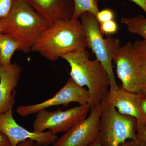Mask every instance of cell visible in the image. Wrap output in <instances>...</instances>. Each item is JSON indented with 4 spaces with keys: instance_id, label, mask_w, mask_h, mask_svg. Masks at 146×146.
Instances as JSON below:
<instances>
[{
    "instance_id": "d4e9b609",
    "label": "cell",
    "mask_w": 146,
    "mask_h": 146,
    "mask_svg": "<svg viewBox=\"0 0 146 146\" xmlns=\"http://www.w3.org/2000/svg\"><path fill=\"white\" fill-rule=\"evenodd\" d=\"M119 146H140L138 141L133 140H129L126 141L123 143L121 144Z\"/></svg>"
},
{
    "instance_id": "8992f818",
    "label": "cell",
    "mask_w": 146,
    "mask_h": 146,
    "mask_svg": "<svg viewBox=\"0 0 146 146\" xmlns=\"http://www.w3.org/2000/svg\"><path fill=\"white\" fill-rule=\"evenodd\" d=\"M116 72L123 89L138 94H146V70L145 65L133 49L132 44L120 46L113 58Z\"/></svg>"
},
{
    "instance_id": "6da1fadb",
    "label": "cell",
    "mask_w": 146,
    "mask_h": 146,
    "mask_svg": "<svg viewBox=\"0 0 146 146\" xmlns=\"http://www.w3.org/2000/svg\"><path fill=\"white\" fill-rule=\"evenodd\" d=\"M88 47L80 21L72 19L59 21L49 26L38 37L31 51L51 61Z\"/></svg>"
},
{
    "instance_id": "ba28073f",
    "label": "cell",
    "mask_w": 146,
    "mask_h": 146,
    "mask_svg": "<svg viewBox=\"0 0 146 146\" xmlns=\"http://www.w3.org/2000/svg\"><path fill=\"white\" fill-rule=\"evenodd\" d=\"M88 117L58 138L52 146H89L99 136L101 103L91 108Z\"/></svg>"
},
{
    "instance_id": "4fadbf2b",
    "label": "cell",
    "mask_w": 146,
    "mask_h": 146,
    "mask_svg": "<svg viewBox=\"0 0 146 146\" xmlns=\"http://www.w3.org/2000/svg\"><path fill=\"white\" fill-rule=\"evenodd\" d=\"M23 69L16 62L8 67L0 65V115L13 108L15 88L18 86Z\"/></svg>"
},
{
    "instance_id": "484cf974",
    "label": "cell",
    "mask_w": 146,
    "mask_h": 146,
    "mask_svg": "<svg viewBox=\"0 0 146 146\" xmlns=\"http://www.w3.org/2000/svg\"><path fill=\"white\" fill-rule=\"evenodd\" d=\"M17 146H37L33 140H27L21 142Z\"/></svg>"
},
{
    "instance_id": "cb8c5ba5",
    "label": "cell",
    "mask_w": 146,
    "mask_h": 146,
    "mask_svg": "<svg viewBox=\"0 0 146 146\" xmlns=\"http://www.w3.org/2000/svg\"><path fill=\"white\" fill-rule=\"evenodd\" d=\"M140 105L141 110L146 118V96L141 99L140 102Z\"/></svg>"
},
{
    "instance_id": "5bb4252c",
    "label": "cell",
    "mask_w": 146,
    "mask_h": 146,
    "mask_svg": "<svg viewBox=\"0 0 146 146\" xmlns=\"http://www.w3.org/2000/svg\"><path fill=\"white\" fill-rule=\"evenodd\" d=\"M21 44L9 35L1 33L0 37V65L8 67L16 51H20Z\"/></svg>"
},
{
    "instance_id": "83f0119b",
    "label": "cell",
    "mask_w": 146,
    "mask_h": 146,
    "mask_svg": "<svg viewBox=\"0 0 146 146\" xmlns=\"http://www.w3.org/2000/svg\"><path fill=\"white\" fill-rule=\"evenodd\" d=\"M138 143H139V146H146V145H145V144L140 143V142H138Z\"/></svg>"
},
{
    "instance_id": "f1b7e54d",
    "label": "cell",
    "mask_w": 146,
    "mask_h": 146,
    "mask_svg": "<svg viewBox=\"0 0 146 146\" xmlns=\"http://www.w3.org/2000/svg\"><path fill=\"white\" fill-rule=\"evenodd\" d=\"M1 25H0V37H1Z\"/></svg>"
},
{
    "instance_id": "4dcf8cb0",
    "label": "cell",
    "mask_w": 146,
    "mask_h": 146,
    "mask_svg": "<svg viewBox=\"0 0 146 146\" xmlns=\"http://www.w3.org/2000/svg\"><path fill=\"white\" fill-rule=\"evenodd\" d=\"M145 125H146V123L145 124Z\"/></svg>"
},
{
    "instance_id": "5b68a950",
    "label": "cell",
    "mask_w": 146,
    "mask_h": 146,
    "mask_svg": "<svg viewBox=\"0 0 146 146\" xmlns=\"http://www.w3.org/2000/svg\"><path fill=\"white\" fill-rule=\"evenodd\" d=\"M102 105L99 138L106 146H119L129 140L137 141L135 118L123 115L115 108Z\"/></svg>"
},
{
    "instance_id": "f546056e",
    "label": "cell",
    "mask_w": 146,
    "mask_h": 146,
    "mask_svg": "<svg viewBox=\"0 0 146 146\" xmlns=\"http://www.w3.org/2000/svg\"><path fill=\"white\" fill-rule=\"evenodd\" d=\"M144 91H145V93L146 94V86L145 87V89H144Z\"/></svg>"
},
{
    "instance_id": "ac0fdd59",
    "label": "cell",
    "mask_w": 146,
    "mask_h": 146,
    "mask_svg": "<svg viewBox=\"0 0 146 146\" xmlns=\"http://www.w3.org/2000/svg\"><path fill=\"white\" fill-rule=\"evenodd\" d=\"M100 31L103 36L104 35H111L116 33L118 26L114 20H112L100 24Z\"/></svg>"
},
{
    "instance_id": "3957f363",
    "label": "cell",
    "mask_w": 146,
    "mask_h": 146,
    "mask_svg": "<svg viewBox=\"0 0 146 146\" xmlns=\"http://www.w3.org/2000/svg\"><path fill=\"white\" fill-rule=\"evenodd\" d=\"M61 58L70 66L73 80L81 87H88L90 109L100 103L110 85L109 76L102 63L97 59L90 60L86 50L68 54Z\"/></svg>"
},
{
    "instance_id": "7a4b0ae2",
    "label": "cell",
    "mask_w": 146,
    "mask_h": 146,
    "mask_svg": "<svg viewBox=\"0 0 146 146\" xmlns=\"http://www.w3.org/2000/svg\"><path fill=\"white\" fill-rule=\"evenodd\" d=\"M1 33L7 35L21 44L20 51H31L39 35L49 26L25 0H14L11 10L0 19Z\"/></svg>"
},
{
    "instance_id": "52a82bcc",
    "label": "cell",
    "mask_w": 146,
    "mask_h": 146,
    "mask_svg": "<svg viewBox=\"0 0 146 146\" xmlns=\"http://www.w3.org/2000/svg\"><path fill=\"white\" fill-rule=\"evenodd\" d=\"M89 105H79L62 111L44 110L36 113L33 124V131L43 132L48 130L53 134L65 132L87 117Z\"/></svg>"
},
{
    "instance_id": "ffe728a7",
    "label": "cell",
    "mask_w": 146,
    "mask_h": 146,
    "mask_svg": "<svg viewBox=\"0 0 146 146\" xmlns=\"http://www.w3.org/2000/svg\"><path fill=\"white\" fill-rule=\"evenodd\" d=\"M14 0H0V19L5 18L11 10Z\"/></svg>"
},
{
    "instance_id": "603a6c76",
    "label": "cell",
    "mask_w": 146,
    "mask_h": 146,
    "mask_svg": "<svg viewBox=\"0 0 146 146\" xmlns=\"http://www.w3.org/2000/svg\"><path fill=\"white\" fill-rule=\"evenodd\" d=\"M136 4L145 12L146 15V0H130Z\"/></svg>"
},
{
    "instance_id": "7402d4cb",
    "label": "cell",
    "mask_w": 146,
    "mask_h": 146,
    "mask_svg": "<svg viewBox=\"0 0 146 146\" xmlns=\"http://www.w3.org/2000/svg\"><path fill=\"white\" fill-rule=\"evenodd\" d=\"M0 146H11L10 141L3 133L0 132Z\"/></svg>"
},
{
    "instance_id": "44dd1931",
    "label": "cell",
    "mask_w": 146,
    "mask_h": 146,
    "mask_svg": "<svg viewBox=\"0 0 146 146\" xmlns=\"http://www.w3.org/2000/svg\"><path fill=\"white\" fill-rule=\"evenodd\" d=\"M114 18V13L109 9H103L99 11L96 17L97 21L100 24L113 20Z\"/></svg>"
},
{
    "instance_id": "9a60e30c",
    "label": "cell",
    "mask_w": 146,
    "mask_h": 146,
    "mask_svg": "<svg viewBox=\"0 0 146 146\" xmlns=\"http://www.w3.org/2000/svg\"><path fill=\"white\" fill-rule=\"evenodd\" d=\"M121 22L129 32L142 36L146 42V17L140 15L131 18H123Z\"/></svg>"
},
{
    "instance_id": "2e32d148",
    "label": "cell",
    "mask_w": 146,
    "mask_h": 146,
    "mask_svg": "<svg viewBox=\"0 0 146 146\" xmlns=\"http://www.w3.org/2000/svg\"><path fill=\"white\" fill-rule=\"evenodd\" d=\"M74 9L72 19L78 20L82 13L89 12L94 14L96 18L99 12L98 3V0H74Z\"/></svg>"
},
{
    "instance_id": "4316f807",
    "label": "cell",
    "mask_w": 146,
    "mask_h": 146,
    "mask_svg": "<svg viewBox=\"0 0 146 146\" xmlns=\"http://www.w3.org/2000/svg\"><path fill=\"white\" fill-rule=\"evenodd\" d=\"M89 146H106L100 140L99 137L96 140H95L94 142L90 144Z\"/></svg>"
},
{
    "instance_id": "9c48e42d",
    "label": "cell",
    "mask_w": 146,
    "mask_h": 146,
    "mask_svg": "<svg viewBox=\"0 0 146 146\" xmlns=\"http://www.w3.org/2000/svg\"><path fill=\"white\" fill-rule=\"evenodd\" d=\"M89 98V91L80 86L70 78L52 98L40 103L20 106L16 110V112L21 117H27L52 106H68L72 102L77 103L79 105L88 104Z\"/></svg>"
},
{
    "instance_id": "8fae6325",
    "label": "cell",
    "mask_w": 146,
    "mask_h": 146,
    "mask_svg": "<svg viewBox=\"0 0 146 146\" xmlns=\"http://www.w3.org/2000/svg\"><path fill=\"white\" fill-rule=\"evenodd\" d=\"M146 96L145 94L127 91L121 86L117 90L108 91L101 103L106 106L117 108L118 112L122 115L133 117L145 124L146 118L141 110L140 102Z\"/></svg>"
},
{
    "instance_id": "e0dca14e",
    "label": "cell",
    "mask_w": 146,
    "mask_h": 146,
    "mask_svg": "<svg viewBox=\"0 0 146 146\" xmlns=\"http://www.w3.org/2000/svg\"><path fill=\"white\" fill-rule=\"evenodd\" d=\"M133 49L142 60L146 70V42L145 41H136L132 44Z\"/></svg>"
},
{
    "instance_id": "d6986e66",
    "label": "cell",
    "mask_w": 146,
    "mask_h": 146,
    "mask_svg": "<svg viewBox=\"0 0 146 146\" xmlns=\"http://www.w3.org/2000/svg\"><path fill=\"white\" fill-rule=\"evenodd\" d=\"M136 136L138 142L146 145V125L140 121H136Z\"/></svg>"
},
{
    "instance_id": "7c38bea8",
    "label": "cell",
    "mask_w": 146,
    "mask_h": 146,
    "mask_svg": "<svg viewBox=\"0 0 146 146\" xmlns=\"http://www.w3.org/2000/svg\"><path fill=\"white\" fill-rule=\"evenodd\" d=\"M49 26L70 20L74 9V0H25Z\"/></svg>"
},
{
    "instance_id": "30bf717a",
    "label": "cell",
    "mask_w": 146,
    "mask_h": 146,
    "mask_svg": "<svg viewBox=\"0 0 146 146\" xmlns=\"http://www.w3.org/2000/svg\"><path fill=\"white\" fill-rule=\"evenodd\" d=\"M13 108L0 115V132L7 136L11 146H17L27 140H33L37 146L52 145L58 138L49 131H30L19 125L13 118Z\"/></svg>"
},
{
    "instance_id": "277c9868",
    "label": "cell",
    "mask_w": 146,
    "mask_h": 146,
    "mask_svg": "<svg viewBox=\"0 0 146 146\" xmlns=\"http://www.w3.org/2000/svg\"><path fill=\"white\" fill-rule=\"evenodd\" d=\"M80 18L88 48L92 50L96 59L102 63L109 76L110 90H117L119 86L115 80L112 62L114 56L121 46L119 39L110 36L104 38L100 31V24L92 13L84 12Z\"/></svg>"
}]
</instances>
